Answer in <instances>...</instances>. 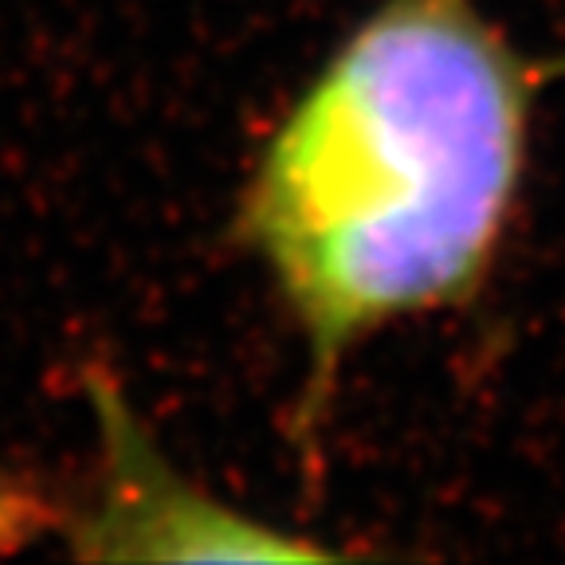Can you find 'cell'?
I'll return each instance as SVG.
<instances>
[{
    "instance_id": "obj_1",
    "label": "cell",
    "mask_w": 565,
    "mask_h": 565,
    "mask_svg": "<svg viewBox=\"0 0 565 565\" xmlns=\"http://www.w3.org/2000/svg\"><path fill=\"white\" fill-rule=\"evenodd\" d=\"M542 79L476 0H381L271 134L239 232L307 342V448L350 350L483 295Z\"/></svg>"
},
{
    "instance_id": "obj_2",
    "label": "cell",
    "mask_w": 565,
    "mask_h": 565,
    "mask_svg": "<svg viewBox=\"0 0 565 565\" xmlns=\"http://www.w3.org/2000/svg\"><path fill=\"white\" fill-rule=\"evenodd\" d=\"M106 440L115 451V483L103 514L83 526V554L103 557H334L315 542L282 539L279 530L247 522L193 494L161 468L134 416L115 397L98 401Z\"/></svg>"
}]
</instances>
